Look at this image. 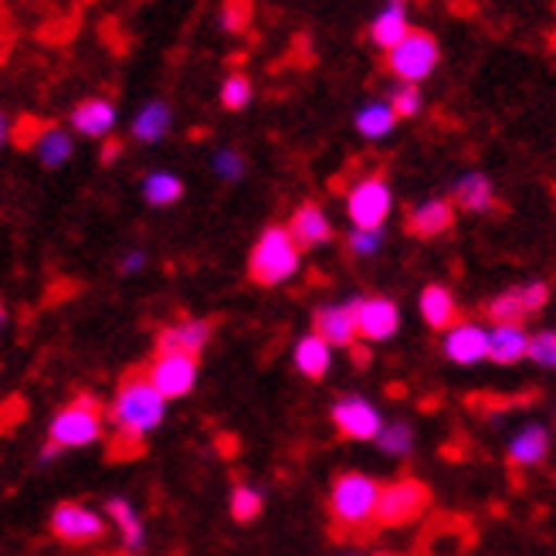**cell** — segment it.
Instances as JSON below:
<instances>
[{
    "mask_svg": "<svg viewBox=\"0 0 556 556\" xmlns=\"http://www.w3.org/2000/svg\"><path fill=\"white\" fill-rule=\"evenodd\" d=\"M394 123H397V116H394V109L387 105V102H370V105H364L356 113V129L364 132L367 139L387 136V132L394 129Z\"/></svg>",
    "mask_w": 556,
    "mask_h": 556,
    "instance_id": "cell-28",
    "label": "cell"
},
{
    "mask_svg": "<svg viewBox=\"0 0 556 556\" xmlns=\"http://www.w3.org/2000/svg\"><path fill=\"white\" fill-rule=\"evenodd\" d=\"M0 329H4V305H0Z\"/></svg>",
    "mask_w": 556,
    "mask_h": 556,
    "instance_id": "cell-42",
    "label": "cell"
},
{
    "mask_svg": "<svg viewBox=\"0 0 556 556\" xmlns=\"http://www.w3.org/2000/svg\"><path fill=\"white\" fill-rule=\"evenodd\" d=\"M353 313H356V337L364 343H380L391 340L397 326H401V309L394 299L370 295V299H353Z\"/></svg>",
    "mask_w": 556,
    "mask_h": 556,
    "instance_id": "cell-10",
    "label": "cell"
},
{
    "mask_svg": "<svg viewBox=\"0 0 556 556\" xmlns=\"http://www.w3.org/2000/svg\"><path fill=\"white\" fill-rule=\"evenodd\" d=\"M248 21H252V8L235 4V8H228V11H225V21H220V24H225L228 31H241V27H244Z\"/></svg>",
    "mask_w": 556,
    "mask_h": 556,
    "instance_id": "cell-38",
    "label": "cell"
},
{
    "mask_svg": "<svg viewBox=\"0 0 556 556\" xmlns=\"http://www.w3.org/2000/svg\"><path fill=\"white\" fill-rule=\"evenodd\" d=\"M252 102V78L244 72H235L225 78V86H220V105L228 109V113H241V109Z\"/></svg>",
    "mask_w": 556,
    "mask_h": 556,
    "instance_id": "cell-32",
    "label": "cell"
},
{
    "mask_svg": "<svg viewBox=\"0 0 556 556\" xmlns=\"http://www.w3.org/2000/svg\"><path fill=\"white\" fill-rule=\"evenodd\" d=\"M431 503V489L417 479H401L380 489V503H377V526L383 530H397L414 519H421Z\"/></svg>",
    "mask_w": 556,
    "mask_h": 556,
    "instance_id": "cell-6",
    "label": "cell"
},
{
    "mask_svg": "<svg viewBox=\"0 0 556 556\" xmlns=\"http://www.w3.org/2000/svg\"><path fill=\"white\" fill-rule=\"evenodd\" d=\"M458 207L465 211H476V214H485L495 207V187L485 174H465L458 184H455V201Z\"/></svg>",
    "mask_w": 556,
    "mask_h": 556,
    "instance_id": "cell-22",
    "label": "cell"
},
{
    "mask_svg": "<svg viewBox=\"0 0 556 556\" xmlns=\"http://www.w3.org/2000/svg\"><path fill=\"white\" fill-rule=\"evenodd\" d=\"M438 62H441L438 38L431 31H414V27L397 48L387 51V68H391L404 86H421Z\"/></svg>",
    "mask_w": 556,
    "mask_h": 556,
    "instance_id": "cell-5",
    "label": "cell"
},
{
    "mask_svg": "<svg viewBox=\"0 0 556 556\" xmlns=\"http://www.w3.org/2000/svg\"><path fill=\"white\" fill-rule=\"evenodd\" d=\"M407 35H410V24H407V14H404V4H387V8L374 17V24H370V38H374V45H380L383 51L397 48Z\"/></svg>",
    "mask_w": 556,
    "mask_h": 556,
    "instance_id": "cell-21",
    "label": "cell"
},
{
    "mask_svg": "<svg viewBox=\"0 0 556 556\" xmlns=\"http://www.w3.org/2000/svg\"><path fill=\"white\" fill-rule=\"evenodd\" d=\"M444 356L462 367L479 364L489 356V329H482L479 323H455L444 337Z\"/></svg>",
    "mask_w": 556,
    "mask_h": 556,
    "instance_id": "cell-13",
    "label": "cell"
},
{
    "mask_svg": "<svg viewBox=\"0 0 556 556\" xmlns=\"http://www.w3.org/2000/svg\"><path fill=\"white\" fill-rule=\"evenodd\" d=\"M530 356V332L522 326H492L489 329V359L498 367H513Z\"/></svg>",
    "mask_w": 556,
    "mask_h": 556,
    "instance_id": "cell-17",
    "label": "cell"
},
{
    "mask_svg": "<svg viewBox=\"0 0 556 556\" xmlns=\"http://www.w3.org/2000/svg\"><path fill=\"white\" fill-rule=\"evenodd\" d=\"M485 316H489L495 326H522V319L530 316V313H526V305H522V292H519V289H509V292L495 295V299L489 302Z\"/></svg>",
    "mask_w": 556,
    "mask_h": 556,
    "instance_id": "cell-29",
    "label": "cell"
},
{
    "mask_svg": "<svg viewBox=\"0 0 556 556\" xmlns=\"http://www.w3.org/2000/svg\"><path fill=\"white\" fill-rule=\"evenodd\" d=\"M313 332L329 343V346H353L356 337V313H353V302L346 305H323L313 319Z\"/></svg>",
    "mask_w": 556,
    "mask_h": 556,
    "instance_id": "cell-14",
    "label": "cell"
},
{
    "mask_svg": "<svg viewBox=\"0 0 556 556\" xmlns=\"http://www.w3.org/2000/svg\"><path fill=\"white\" fill-rule=\"evenodd\" d=\"M530 359L540 367H556V329H540L530 337Z\"/></svg>",
    "mask_w": 556,
    "mask_h": 556,
    "instance_id": "cell-33",
    "label": "cell"
},
{
    "mask_svg": "<svg viewBox=\"0 0 556 556\" xmlns=\"http://www.w3.org/2000/svg\"><path fill=\"white\" fill-rule=\"evenodd\" d=\"M377 556H401V553H377Z\"/></svg>",
    "mask_w": 556,
    "mask_h": 556,
    "instance_id": "cell-43",
    "label": "cell"
},
{
    "mask_svg": "<svg viewBox=\"0 0 556 556\" xmlns=\"http://www.w3.org/2000/svg\"><path fill=\"white\" fill-rule=\"evenodd\" d=\"M391 109H394V116L397 119H410L421 113V89L417 86H401L391 99Z\"/></svg>",
    "mask_w": 556,
    "mask_h": 556,
    "instance_id": "cell-34",
    "label": "cell"
},
{
    "mask_svg": "<svg viewBox=\"0 0 556 556\" xmlns=\"http://www.w3.org/2000/svg\"><path fill=\"white\" fill-rule=\"evenodd\" d=\"M35 153L38 160L48 166V170H59V166H65L75 153V143H72V136L59 126H45L38 136H35Z\"/></svg>",
    "mask_w": 556,
    "mask_h": 556,
    "instance_id": "cell-23",
    "label": "cell"
},
{
    "mask_svg": "<svg viewBox=\"0 0 556 556\" xmlns=\"http://www.w3.org/2000/svg\"><path fill=\"white\" fill-rule=\"evenodd\" d=\"M109 519H113L119 526V533H123V543L129 553L136 549H143V519H139L136 506H129L126 498H109Z\"/></svg>",
    "mask_w": 556,
    "mask_h": 556,
    "instance_id": "cell-26",
    "label": "cell"
},
{
    "mask_svg": "<svg viewBox=\"0 0 556 556\" xmlns=\"http://www.w3.org/2000/svg\"><path fill=\"white\" fill-rule=\"evenodd\" d=\"M116 126V105L109 99H86L72 109V129L81 132V136H92V139H102L109 136Z\"/></svg>",
    "mask_w": 556,
    "mask_h": 556,
    "instance_id": "cell-16",
    "label": "cell"
},
{
    "mask_svg": "<svg viewBox=\"0 0 556 556\" xmlns=\"http://www.w3.org/2000/svg\"><path fill=\"white\" fill-rule=\"evenodd\" d=\"M455 225V204L452 201H428L407 214V231L414 238H438Z\"/></svg>",
    "mask_w": 556,
    "mask_h": 556,
    "instance_id": "cell-18",
    "label": "cell"
},
{
    "mask_svg": "<svg viewBox=\"0 0 556 556\" xmlns=\"http://www.w3.org/2000/svg\"><path fill=\"white\" fill-rule=\"evenodd\" d=\"M214 326L207 319H180L174 326L160 329L156 337V353H184V356H201Z\"/></svg>",
    "mask_w": 556,
    "mask_h": 556,
    "instance_id": "cell-12",
    "label": "cell"
},
{
    "mask_svg": "<svg viewBox=\"0 0 556 556\" xmlns=\"http://www.w3.org/2000/svg\"><path fill=\"white\" fill-rule=\"evenodd\" d=\"M51 533L68 546H89L105 536V519L81 503H59L51 513Z\"/></svg>",
    "mask_w": 556,
    "mask_h": 556,
    "instance_id": "cell-9",
    "label": "cell"
},
{
    "mask_svg": "<svg viewBox=\"0 0 556 556\" xmlns=\"http://www.w3.org/2000/svg\"><path fill=\"white\" fill-rule=\"evenodd\" d=\"M143 198L147 204L153 207H170L184 198V180L177 174H166V170H156L143 180Z\"/></svg>",
    "mask_w": 556,
    "mask_h": 556,
    "instance_id": "cell-27",
    "label": "cell"
},
{
    "mask_svg": "<svg viewBox=\"0 0 556 556\" xmlns=\"http://www.w3.org/2000/svg\"><path fill=\"white\" fill-rule=\"evenodd\" d=\"M549 452V431L543 425L522 428L509 444V465H540Z\"/></svg>",
    "mask_w": 556,
    "mask_h": 556,
    "instance_id": "cell-24",
    "label": "cell"
},
{
    "mask_svg": "<svg viewBox=\"0 0 556 556\" xmlns=\"http://www.w3.org/2000/svg\"><path fill=\"white\" fill-rule=\"evenodd\" d=\"M332 425H337V431L350 441H370L383 431V417L367 397L350 394L332 404Z\"/></svg>",
    "mask_w": 556,
    "mask_h": 556,
    "instance_id": "cell-11",
    "label": "cell"
},
{
    "mask_svg": "<svg viewBox=\"0 0 556 556\" xmlns=\"http://www.w3.org/2000/svg\"><path fill=\"white\" fill-rule=\"evenodd\" d=\"M302 262V248L292 241L286 225H271L262 231V238L252 248V258H248V275L258 286H278L299 271Z\"/></svg>",
    "mask_w": 556,
    "mask_h": 556,
    "instance_id": "cell-4",
    "label": "cell"
},
{
    "mask_svg": "<svg viewBox=\"0 0 556 556\" xmlns=\"http://www.w3.org/2000/svg\"><path fill=\"white\" fill-rule=\"evenodd\" d=\"M143 265H147V255H143V252H129V255L123 258V265H119V268H123V271L129 275V271H139V268H143Z\"/></svg>",
    "mask_w": 556,
    "mask_h": 556,
    "instance_id": "cell-39",
    "label": "cell"
},
{
    "mask_svg": "<svg viewBox=\"0 0 556 556\" xmlns=\"http://www.w3.org/2000/svg\"><path fill=\"white\" fill-rule=\"evenodd\" d=\"M214 166H217V174H220V177H228V180H235V177H241V174H244V160H241L235 150L217 153Z\"/></svg>",
    "mask_w": 556,
    "mask_h": 556,
    "instance_id": "cell-37",
    "label": "cell"
},
{
    "mask_svg": "<svg viewBox=\"0 0 556 556\" xmlns=\"http://www.w3.org/2000/svg\"><path fill=\"white\" fill-rule=\"evenodd\" d=\"M380 482L364 471H343L329 489V516L337 536H367L377 526Z\"/></svg>",
    "mask_w": 556,
    "mask_h": 556,
    "instance_id": "cell-2",
    "label": "cell"
},
{
    "mask_svg": "<svg viewBox=\"0 0 556 556\" xmlns=\"http://www.w3.org/2000/svg\"><path fill=\"white\" fill-rule=\"evenodd\" d=\"M289 235H292V241L302 248H319V244H326V241H332V225H329V217H326V211L319 207V204H302L295 214H292V220H289Z\"/></svg>",
    "mask_w": 556,
    "mask_h": 556,
    "instance_id": "cell-15",
    "label": "cell"
},
{
    "mask_svg": "<svg viewBox=\"0 0 556 556\" xmlns=\"http://www.w3.org/2000/svg\"><path fill=\"white\" fill-rule=\"evenodd\" d=\"M391 207H394L391 187H387L380 174L359 180L346 198V214L356 225V231H380L383 220L391 217Z\"/></svg>",
    "mask_w": 556,
    "mask_h": 556,
    "instance_id": "cell-7",
    "label": "cell"
},
{
    "mask_svg": "<svg viewBox=\"0 0 556 556\" xmlns=\"http://www.w3.org/2000/svg\"><path fill=\"white\" fill-rule=\"evenodd\" d=\"M116 156H119V143L113 139V143H105V150H102V160L109 163V160H116Z\"/></svg>",
    "mask_w": 556,
    "mask_h": 556,
    "instance_id": "cell-40",
    "label": "cell"
},
{
    "mask_svg": "<svg viewBox=\"0 0 556 556\" xmlns=\"http://www.w3.org/2000/svg\"><path fill=\"white\" fill-rule=\"evenodd\" d=\"M380 244H383L380 231H353L350 235V252L353 255H377Z\"/></svg>",
    "mask_w": 556,
    "mask_h": 556,
    "instance_id": "cell-35",
    "label": "cell"
},
{
    "mask_svg": "<svg viewBox=\"0 0 556 556\" xmlns=\"http://www.w3.org/2000/svg\"><path fill=\"white\" fill-rule=\"evenodd\" d=\"M174 126V113L166 102H150L139 109V116L132 119V136L139 139V143H160V139L170 132Z\"/></svg>",
    "mask_w": 556,
    "mask_h": 556,
    "instance_id": "cell-25",
    "label": "cell"
},
{
    "mask_svg": "<svg viewBox=\"0 0 556 556\" xmlns=\"http://www.w3.org/2000/svg\"><path fill=\"white\" fill-rule=\"evenodd\" d=\"M522 292V305H526V313H540L543 305L549 302V286L546 282H530Z\"/></svg>",
    "mask_w": 556,
    "mask_h": 556,
    "instance_id": "cell-36",
    "label": "cell"
},
{
    "mask_svg": "<svg viewBox=\"0 0 556 556\" xmlns=\"http://www.w3.org/2000/svg\"><path fill=\"white\" fill-rule=\"evenodd\" d=\"M262 509H265V498H262L258 489L235 485V492H231V516H235V522H255L262 516Z\"/></svg>",
    "mask_w": 556,
    "mask_h": 556,
    "instance_id": "cell-30",
    "label": "cell"
},
{
    "mask_svg": "<svg viewBox=\"0 0 556 556\" xmlns=\"http://www.w3.org/2000/svg\"><path fill=\"white\" fill-rule=\"evenodd\" d=\"M292 359H295V370H299L302 377L323 380V377L329 374V367H332V346L323 343V340L316 337V332H309V337H302V340L295 343Z\"/></svg>",
    "mask_w": 556,
    "mask_h": 556,
    "instance_id": "cell-19",
    "label": "cell"
},
{
    "mask_svg": "<svg viewBox=\"0 0 556 556\" xmlns=\"http://www.w3.org/2000/svg\"><path fill=\"white\" fill-rule=\"evenodd\" d=\"M105 428V407L99 397L81 394L72 404H65L48 428V444L54 452H72V448H86L102 438Z\"/></svg>",
    "mask_w": 556,
    "mask_h": 556,
    "instance_id": "cell-3",
    "label": "cell"
},
{
    "mask_svg": "<svg viewBox=\"0 0 556 556\" xmlns=\"http://www.w3.org/2000/svg\"><path fill=\"white\" fill-rule=\"evenodd\" d=\"M377 444H380V452L404 458V455H410V448H414V428L404 425V421L383 425V431L377 434Z\"/></svg>",
    "mask_w": 556,
    "mask_h": 556,
    "instance_id": "cell-31",
    "label": "cell"
},
{
    "mask_svg": "<svg viewBox=\"0 0 556 556\" xmlns=\"http://www.w3.org/2000/svg\"><path fill=\"white\" fill-rule=\"evenodd\" d=\"M163 417H166V401L156 394V387L150 383L147 370L129 374L113 401L116 444H123L119 455L143 452V441L163 425Z\"/></svg>",
    "mask_w": 556,
    "mask_h": 556,
    "instance_id": "cell-1",
    "label": "cell"
},
{
    "mask_svg": "<svg viewBox=\"0 0 556 556\" xmlns=\"http://www.w3.org/2000/svg\"><path fill=\"white\" fill-rule=\"evenodd\" d=\"M421 316L431 329H444L448 332L455 323H458V305H455V295L452 289L444 286H428L421 292Z\"/></svg>",
    "mask_w": 556,
    "mask_h": 556,
    "instance_id": "cell-20",
    "label": "cell"
},
{
    "mask_svg": "<svg viewBox=\"0 0 556 556\" xmlns=\"http://www.w3.org/2000/svg\"><path fill=\"white\" fill-rule=\"evenodd\" d=\"M4 143H8V116L0 113V147H4Z\"/></svg>",
    "mask_w": 556,
    "mask_h": 556,
    "instance_id": "cell-41",
    "label": "cell"
},
{
    "mask_svg": "<svg viewBox=\"0 0 556 556\" xmlns=\"http://www.w3.org/2000/svg\"><path fill=\"white\" fill-rule=\"evenodd\" d=\"M150 383L156 387V394L163 401H177L187 397L198 383V356H184V353H156L153 364L147 367Z\"/></svg>",
    "mask_w": 556,
    "mask_h": 556,
    "instance_id": "cell-8",
    "label": "cell"
}]
</instances>
